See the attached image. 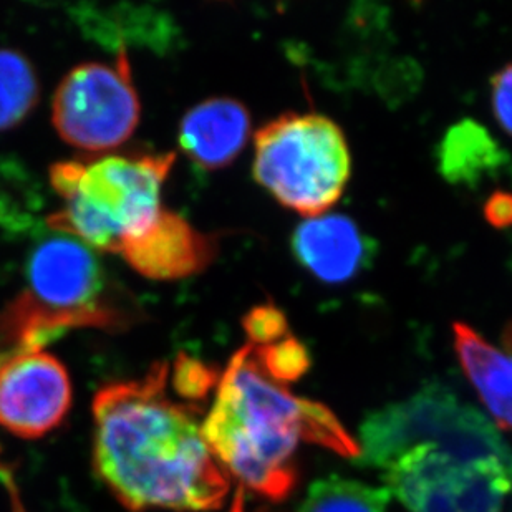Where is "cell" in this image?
I'll return each mask as SVG.
<instances>
[{
    "mask_svg": "<svg viewBox=\"0 0 512 512\" xmlns=\"http://www.w3.org/2000/svg\"><path fill=\"white\" fill-rule=\"evenodd\" d=\"M358 445L410 512H503L512 491L508 441L441 383L370 413Z\"/></svg>",
    "mask_w": 512,
    "mask_h": 512,
    "instance_id": "obj_1",
    "label": "cell"
},
{
    "mask_svg": "<svg viewBox=\"0 0 512 512\" xmlns=\"http://www.w3.org/2000/svg\"><path fill=\"white\" fill-rule=\"evenodd\" d=\"M170 365L105 385L93 398V468L133 512L214 511L229 474L204 440L199 410L168 395Z\"/></svg>",
    "mask_w": 512,
    "mask_h": 512,
    "instance_id": "obj_2",
    "label": "cell"
},
{
    "mask_svg": "<svg viewBox=\"0 0 512 512\" xmlns=\"http://www.w3.org/2000/svg\"><path fill=\"white\" fill-rule=\"evenodd\" d=\"M204 440L224 471L271 501H284L297 484L300 441L343 458H360V445L334 411L295 397L267 377L246 343L219 378L218 393L203 421Z\"/></svg>",
    "mask_w": 512,
    "mask_h": 512,
    "instance_id": "obj_3",
    "label": "cell"
},
{
    "mask_svg": "<svg viewBox=\"0 0 512 512\" xmlns=\"http://www.w3.org/2000/svg\"><path fill=\"white\" fill-rule=\"evenodd\" d=\"M174 161V153H165L55 163L50 166V184L63 204L45 224L95 251L118 254L160 213L161 188Z\"/></svg>",
    "mask_w": 512,
    "mask_h": 512,
    "instance_id": "obj_4",
    "label": "cell"
},
{
    "mask_svg": "<svg viewBox=\"0 0 512 512\" xmlns=\"http://www.w3.org/2000/svg\"><path fill=\"white\" fill-rule=\"evenodd\" d=\"M254 146V179L305 218L335 206L352 173L342 128L319 113L277 116L257 131Z\"/></svg>",
    "mask_w": 512,
    "mask_h": 512,
    "instance_id": "obj_5",
    "label": "cell"
},
{
    "mask_svg": "<svg viewBox=\"0 0 512 512\" xmlns=\"http://www.w3.org/2000/svg\"><path fill=\"white\" fill-rule=\"evenodd\" d=\"M24 292L67 330H123L140 317L130 297L108 281L92 247L65 234L32 249Z\"/></svg>",
    "mask_w": 512,
    "mask_h": 512,
    "instance_id": "obj_6",
    "label": "cell"
},
{
    "mask_svg": "<svg viewBox=\"0 0 512 512\" xmlns=\"http://www.w3.org/2000/svg\"><path fill=\"white\" fill-rule=\"evenodd\" d=\"M141 105L126 50L115 65L82 63L65 75L52 103L55 130L78 150L107 151L123 145L140 123Z\"/></svg>",
    "mask_w": 512,
    "mask_h": 512,
    "instance_id": "obj_7",
    "label": "cell"
},
{
    "mask_svg": "<svg viewBox=\"0 0 512 512\" xmlns=\"http://www.w3.org/2000/svg\"><path fill=\"white\" fill-rule=\"evenodd\" d=\"M72 405L67 368L45 350L0 365V428L34 440L62 425Z\"/></svg>",
    "mask_w": 512,
    "mask_h": 512,
    "instance_id": "obj_8",
    "label": "cell"
},
{
    "mask_svg": "<svg viewBox=\"0 0 512 512\" xmlns=\"http://www.w3.org/2000/svg\"><path fill=\"white\" fill-rule=\"evenodd\" d=\"M118 254L141 276L178 281L208 269L218 254V241L161 208L150 228L128 239Z\"/></svg>",
    "mask_w": 512,
    "mask_h": 512,
    "instance_id": "obj_9",
    "label": "cell"
},
{
    "mask_svg": "<svg viewBox=\"0 0 512 512\" xmlns=\"http://www.w3.org/2000/svg\"><path fill=\"white\" fill-rule=\"evenodd\" d=\"M290 247L300 266L327 284L352 281L377 252L375 242L343 214L305 219L292 234Z\"/></svg>",
    "mask_w": 512,
    "mask_h": 512,
    "instance_id": "obj_10",
    "label": "cell"
},
{
    "mask_svg": "<svg viewBox=\"0 0 512 512\" xmlns=\"http://www.w3.org/2000/svg\"><path fill=\"white\" fill-rule=\"evenodd\" d=\"M251 136L246 105L229 97H213L194 105L179 125V146L203 170L231 165Z\"/></svg>",
    "mask_w": 512,
    "mask_h": 512,
    "instance_id": "obj_11",
    "label": "cell"
},
{
    "mask_svg": "<svg viewBox=\"0 0 512 512\" xmlns=\"http://www.w3.org/2000/svg\"><path fill=\"white\" fill-rule=\"evenodd\" d=\"M73 19L88 39L100 42L108 49L126 50V44L145 45L166 52L178 39V29L170 14L133 5L83 4L73 7Z\"/></svg>",
    "mask_w": 512,
    "mask_h": 512,
    "instance_id": "obj_12",
    "label": "cell"
},
{
    "mask_svg": "<svg viewBox=\"0 0 512 512\" xmlns=\"http://www.w3.org/2000/svg\"><path fill=\"white\" fill-rule=\"evenodd\" d=\"M453 337L459 363L496 428L512 433V353L494 347L463 322L453 324Z\"/></svg>",
    "mask_w": 512,
    "mask_h": 512,
    "instance_id": "obj_13",
    "label": "cell"
},
{
    "mask_svg": "<svg viewBox=\"0 0 512 512\" xmlns=\"http://www.w3.org/2000/svg\"><path fill=\"white\" fill-rule=\"evenodd\" d=\"M509 155L478 121H458L446 131L436 148L441 176L464 188H476L483 179L496 176L508 165Z\"/></svg>",
    "mask_w": 512,
    "mask_h": 512,
    "instance_id": "obj_14",
    "label": "cell"
},
{
    "mask_svg": "<svg viewBox=\"0 0 512 512\" xmlns=\"http://www.w3.org/2000/svg\"><path fill=\"white\" fill-rule=\"evenodd\" d=\"M390 499L387 488L330 476L310 486L299 512H387Z\"/></svg>",
    "mask_w": 512,
    "mask_h": 512,
    "instance_id": "obj_15",
    "label": "cell"
},
{
    "mask_svg": "<svg viewBox=\"0 0 512 512\" xmlns=\"http://www.w3.org/2000/svg\"><path fill=\"white\" fill-rule=\"evenodd\" d=\"M39 80L27 57L0 49V131L25 120L39 102Z\"/></svg>",
    "mask_w": 512,
    "mask_h": 512,
    "instance_id": "obj_16",
    "label": "cell"
},
{
    "mask_svg": "<svg viewBox=\"0 0 512 512\" xmlns=\"http://www.w3.org/2000/svg\"><path fill=\"white\" fill-rule=\"evenodd\" d=\"M254 355L267 377L279 385L297 382L312 367L309 350L292 335L267 347H254Z\"/></svg>",
    "mask_w": 512,
    "mask_h": 512,
    "instance_id": "obj_17",
    "label": "cell"
},
{
    "mask_svg": "<svg viewBox=\"0 0 512 512\" xmlns=\"http://www.w3.org/2000/svg\"><path fill=\"white\" fill-rule=\"evenodd\" d=\"M242 327L246 330L249 343L254 347H267L289 335V322L279 307L274 304H262L252 307L244 319Z\"/></svg>",
    "mask_w": 512,
    "mask_h": 512,
    "instance_id": "obj_18",
    "label": "cell"
},
{
    "mask_svg": "<svg viewBox=\"0 0 512 512\" xmlns=\"http://www.w3.org/2000/svg\"><path fill=\"white\" fill-rule=\"evenodd\" d=\"M218 382V372L208 363L181 353L173 368V385L186 400H203Z\"/></svg>",
    "mask_w": 512,
    "mask_h": 512,
    "instance_id": "obj_19",
    "label": "cell"
},
{
    "mask_svg": "<svg viewBox=\"0 0 512 512\" xmlns=\"http://www.w3.org/2000/svg\"><path fill=\"white\" fill-rule=\"evenodd\" d=\"M491 105L501 128L512 136V63L491 80Z\"/></svg>",
    "mask_w": 512,
    "mask_h": 512,
    "instance_id": "obj_20",
    "label": "cell"
},
{
    "mask_svg": "<svg viewBox=\"0 0 512 512\" xmlns=\"http://www.w3.org/2000/svg\"><path fill=\"white\" fill-rule=\"evenodd\" d=\"M484 216L494 228L512 226V194L508 191H494L484 204Z\"/></svg>",
    "mask_w": 512,
    "mask_h": 512,
    "instance_id": "obj_21",
    "label": "cell"
},
{
    "mask_svg": "<svg viewBox=\"0 0 512 512\" xmlns=\"http://www.w3.org/2000/svg\"><path fill=\"white\" fill-rule=\"evenodd\" d=\"M231 512H246L244 511V494H242V488H239L234 504H232ZM257 512H269V511H257Z\"/></svg>",
    "mask_w": 512,
    "mask_h": 512,
    "instance_id": "obj_22",
    "label": "cell"
}]
</instances>
